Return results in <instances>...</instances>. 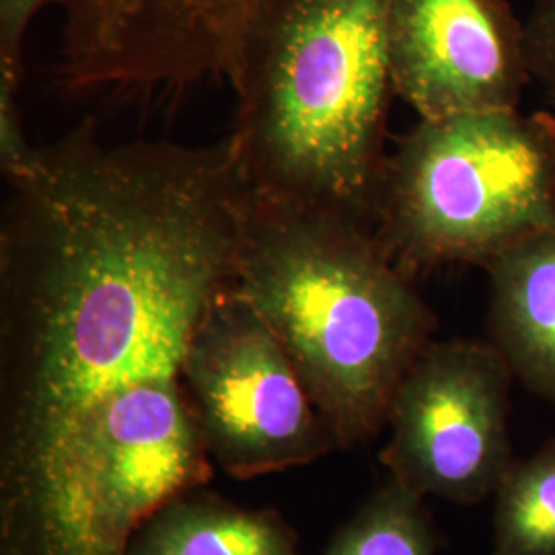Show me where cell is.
<instances>
[{
  "instance_id": "obj_1",
  "label": "cell",
  "mask_w": 555,
  "mask_h": 555,
  "mask_svg": "<svg viewBox=\"0 0 555 555\" xmlns=\"http://www.w3.org/2000/svg\"><path fill=\"white\" fill-rule=\"evenodd\" d=\"M4 179V554L80 555L101 417L179 377L199 318L235 284L249 188L231 134L105 144L91 121Z\"/></svg>"
},
{
  "instance_id": "obj_2",
  "label": "cell",
  "mask_w": 555,
  "mask_h": 555,
  "mask_svg": "<svg viewBox=\"0 0 555 555\" xmlns=\"http://www.w3.org/2000/svg\"><path fill=\"white\" fill-rule=\"evenodd\" d=\"M245 298L272 330L336 438L377 437L437 318L360 220L249 192L238 247Z\"/></svg>"
},
{
  "instance_id": "obj_3",
  "label": "cell",
  "mask_w": 555,
  "mask_h": 555,
  "mask_svg": "<svg viewBox=\"0 0 555 555\" xmlns=\"http://www.w3.org/2000/svg\"><path fill=\"white\" fill-rule=\"evenodd\" d=\"M389 0H268L231 132L251 194L373 227L393 93Z\"/></svg>"
},
{
  "instance_id": "obj_4",
  "label": "cell",
  "mask_w": 555,
  "mask_h": 555,
  "mask_svg": "<svg viewBox=\"0 0 555 555\" xmlns=\"http://www.w3.org/2000/svg\"><path fill=\"white\" fill-rule=\"evenodd\" d=\"M554 227L552 114L420 118L385 160L373 231L410 276L451 263L488 268Z\"/></svg>"
},
{
  "instance_id": "obj_5",
  "label": "cell",
  "mask_w": 555,
  "mask_h": 555,
  "mask_svg": "<svg viewBox=\"0 0 555 555\" xmlns=\"http://www.w3.org/2000/svg\"><path fill=\"white\" fill-rule=\"evenodd\" d=\"M179 378L208 455L235 479L309 465L337 447L291 358L235 284L199 318Z\"/></svg>"
},
{
  "instance_id": "obj_6",
  "label": "cell",
  "mask_w": 555,
  "mask_h": 555,
  "mask_svg": "<svg viewBox=\"0 0 555 555\" xmlns=\"http://www.w3.org/2000/svg\"><path fill=\"white\" fill-rule=\"evenodd\" d=\"M513 371L492 341H430L397 387L380 463L422 498L477 504L511 469Z\"/></svg>"
},
{
  "instance_id": "obj_7",
  "label": "cell",
  "mask_w": 555,
  "mask_h": 555,
  "mask_svg": "<svg viewBox=\"0 0 555 555\" xmlns=\"http://www.w3.org/2000/svg\"><path fill=\"white\" fill-rule=\"evenodd\" d=\"M268 0H64L56 79L70 93L176 95L204 80L237 89Z\"/></svg>"
},
{
  "instance_id": "obj_8",
  "label": "cell",
  "mask_w": 555,
  "mask_h": 555,
  "mask_svg": "<svg viewBox=\"0 0 555 555\" xmlns=\"http://www.w3.org/2000/svg\"><path fill=\"white\" fill-rule=\"evenodd\" d=\"M387 54L393 93L420 118L516 109L533 79L506 0H389Z\"/></svg>"
},
{
  "instance_id": "obj_9",
  "label": "cell",
  "mask_w": 555,
  "mask_h": 555,
  "mask_svg": "<svg viewBox=\"0 0 555 555\" xmlns=\"http://www.w3.org/2000/svg\"><path fill=\"white\" fill-rule=\"evenodd\" d=\"M490 341L529 391L555 403V227L488 268Z\"/></svg>"
},
{
  "instance_id": "obj_10",
  "label": "cell",
  "mask_w": 555,
  "mask_h": 555,
  "mask_svg": "<svg viewBox=\"0 0 555 555\" xmlns=\"http://www.w3.org/2000/svg\"><path fill=\"white\" fill-rule=\"evenodd\" d=\"M126 555H298L297 535L274 513L181 494L140 525Z\"/></svg>"
},
{
  "instance_id": "obj_11",
  "label": "cell",
  "mask_w": 555,
  "mask_h": 555,
  "mask_svg": "<svg viewBox=\"0 0 555 555\" xmlns=\"http://www.w3.org/2000/svg\"><path fill=\"white\" fill-rule=\"evenodd\" d=\"M492 555H555V438L500 481Z\"/></svg>"
},
{
  "instance_id": "obj_12",
  "label": "cell",
  "mask_w": 555,
  "mask_h": 555,
  "mask_svg": "<svg viewBox=\"0 0 555 555\" xmlns=\"http://www.w3.org/2000/svg\"><path fill=\"white\" fill-rule=\"evenodd\" d=\"M422 500L389 479L337 531L323 555L437 554V537Z\"/></svg>"
},
{
  "instance_id": "obj_13",
  "label": "cell",
  "mask_w": 555,
  "mask_h": 555,
  "mask_svg": "<svg viewBox=\"0 0 555 555\" xmlns=\"http://www.w3.org/2000/svg\"><path fill=\"white\" fill-rule=\"evenodd\" d=\"M64 0H0V89L20 91L23 80V48L29 25L50 4Z\"/></svg>"
},
{
  "instance_id": "obj_14",
  "label": "cell",
  "mask_w": 555,
  "mask_h": 555,
  "mask_svg": "<svg viewBox=\"0 0 555 555\" xmlns=\"http://www.w3.org/2000/svg\"><path fill=\"white\" fill-rule=\"evenodd\" d=\"M531 77L555 93V0H535L525 21Z\"/></svg>"
},
{
  "instance_id": "obj_15",
  "label": "cell",
  "mask_w": 555,
  "mask_h": 555,
  "mask_svg": "<svg viewBox=\"0 0 555 555\" xmlns=\"http://www.w3.org/2000/svg\"><path fill=\"white\" fill-rule=\"evenodd\" d=\"M552 101H554V105H555V93H552Z\"/></svg>"
}]
</instances>
